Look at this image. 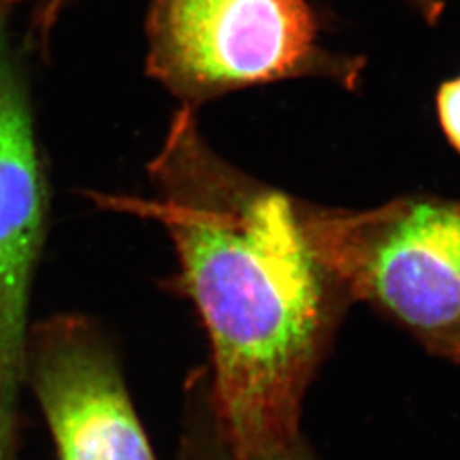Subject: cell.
I'll return each instance as SVG.
<instances>
[{
    "label": "cell",
    "instance_id": "3",
    "mask_svg": "<svg viewBox=\"0 0 460 460\" xmlns=\"http://www.w3.org/2000/svg\"><path fill=\"white\" fill-rule=\"evenodd\" d=\"M147 74L198 108L234 91L298 77L357 89L365 60L324 49L309 0H150Z\"/></svg>",
    "mask_w": 460,
    "mask_h": 460
},
{
    "label": "cell",
    "instance_id": "2",
    "mask_svg": "<svg viewBox=\"0 0 460 460\" xmlns=\"http://www.w3.org/2000/svg\"><path fill=\"white\" fill-rule=\"evenodd\" d=\"M298 220L336 287L460 363V199L399 198L362 212L298 207Z\"/></svg>",
    "mask_w": 460,
    "mask_h": 460
},
{
    "label": "cell",
    "instance_id": "10",
    "mask_svg": "<svg viewBox=\"0 0 460 460\" xmlns=\"http://www.w3.org/2000/svg\"><path fill=\"white\" fill-rule=\"evenodd\" d=\"M5 431H7V420L0 408V460L4 459V445H5Z\"/></svg>",
    "mask_w": 460,
    "mask_h": 460
},
{
    "label": "cell",
    "instance_id": "9",
    "mask_svg": "<svg viewBox=\"0 0 460 460\" xmlns=\"http://www.w3.org/2000/svg\"><path fill=\"white\" fill-rule=\"evenodd\" d=\"M21 2H24V0H0V55L5 51V49H4V34H5L9 17Z\"/></svg>",
    "mask_w": 460,
    "mask_h": 460
},
{
    "label": "cell",
    "instance_id": "8",
    "mask_svg": "<svg viewBox=\"0 0 460 460\" xmlns=\"http://www.w3.org/2000/svg\"><path fill=\"white\" fill-rule=\"evenodd\" d=\"M230 460H307V457L298 448V442H296V444L290 445V447L273 450V452H268V454H261V456H254V457H247V459L230 457Z\"/></svg>",
    "mask_w": 460,
    "mask_h": 460
},
{
    "label": "cell",
    "instance_id": "5",
    "mask_svg": "<svg viewBox=\"0 0 460 460\" xmlns=\"http://www.w3.org/2000/svg\"><path fill=\"white\" fill-rule=\"evenodd\" d=\"M45 180L26 84L0 55V408L9 421L26 367V321L43 237Z\"/></svg>",
    "mask_w": 460,
    "mask_h": 460
},
{
    "label": "cell",
    "instance_id": "4",
    "mask_svg": "<svg viewBox=\"0 0 460 460\" xmlns=\"http://www.w3.org/2000/svg\"><path fill=\"white\" fill-rule=\"evenodd\" d=\"M34 387L60 460H155L113 357L87 326L41 331Z\"/></svg>",
    "mask_w": 460,
    "mask_h": 460
},
{
    "label": "cell",
    "instance_id": "7",
    "mask_svg": "<svg viewBox=\"0 0 460 460\" xmlns=\"http://www.w3.org/2000/svg\"><path fill=\"white\" fill-rule=\"evenodd\" d=\"M437 113L447 140L460 152V77L450 79L438 87Z\"/></svg>",
    "mask_w": 460,
    "mask_h": 460
},
{
    "label": "cell",
    "instance_id": "6",
    "mask_svg": "<svg viewBox=\"0 0 460 460\" xmlns=\"http://www.w3.org/2000/svg\"><path fill=\"white\" fill-rule=\"evenodd\" d=\"M72 0H33V33L40 43H47L60 14ZM428 24H437L444 16L445 0H404Z\"/></svg>",
    "mask_w": 460,
    "mask_h": 460
},
{
    "label": "cell",
    "instance_id": "1",
    "mask_svg": "<svg viewBox=\"0 0 460 460\" xmlns=\"http://www.w3.org/2000/svg\"><path fill=\"white\" fill-rule=\"evenodd\" d=\"M182 279L208 331L214 408L230 457L298 442L302 401L334 323L336 283L315 260L298 205L218 161L181 106L155 163Z\"/></svg>",
    "mask_w": 460,
    "mask_h": 460
}]
</instances>
